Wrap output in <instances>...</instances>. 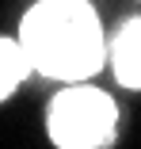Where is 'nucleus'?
Returning a JSON list of instances; mask_svg holds the SVG:
<instances>
[{
	"instance_id": "f257e3e1",
	"label": "nucleus",
	"mask_w": 141,
	"mask_h": 149,
	"mask_svg": "<svg viewBox=\"0 0 141 149\" xmlns=\"http://www.w3.org/2000/svg\"><path fill=\"white\" fill-rule=\"evenodd\" d=\"M19 42L31 69L50 80H92L107 57L103 27L88 0H42L23 15Z\"/></svg>"
},
{
	"instance_id": "f03ea898",
	"label": "nucleus",
	"mask_w": 141,
	"mask_h": 149,
	"mask_svg": "<svg viewBox=\"0 0 141 149\" xmlns=\"http://www.w3.org/2000/svg\"><path fill=\"white\" fill-rule=\"evenodd\" d=\"M46 126H50L53 145H61V149H103L115 141L118 111L107 92L73 80L69 88H61L53 96Z\"/></svg>"
},
{
	"instance_id": "7ed1b4c3",
	"label": "nucleus",
	"mask_w": 141,
	"mask_h": 149,
	"mask_svg": "<svg viewBox=\"0 0 141 149\" xmlns=\"http://www.w3.org/2000/svg\"><path fill=\"white\" fill-rule=\"evenodd\" d=\"M107 54H111V65H115V77L126 88H141V19L122 23Z\"/></svg>"
},
{
	"instance_id": "20e7f679",
	"label": "nucleus",
	"mask_w": 141,
	"mask_h": 149,
	"mask_svg": "<svg viewBox=\"0 0 141 149\" xmlns=\"http://www.w3.org/2000/svg\"><path fill=\"white\" fill-rule=\"evenodd\" d=\"M31 73V57H27L19 38H0V100H8L15 88Z\"/></svg>"
}]
</instances>
